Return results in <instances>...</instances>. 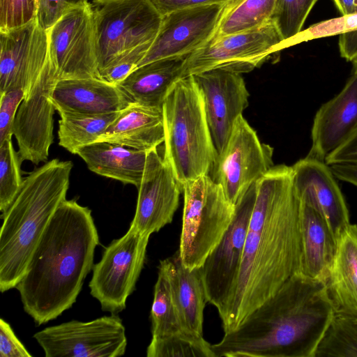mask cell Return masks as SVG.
<instances>
[{
  "label": "cell",
  "mask_w": 357,
  "mask_h": 357,
  "mask_svg": "<svg viewBox=\"0 0 357 357\" xmlns=\"http://www.w3.org/2000/svg\"><path fill=\"white\" fill-rule=\"evenodd\" d=\"M256 186L238 283L221 319L225 333L236 328L291 276L301 273L302 204L291 167L273 166Z\"/></svg>",
  "instance_id": "cell-1"
},
{
  "label": "cell",
  "mask_w": 357,
  "mask_h": 357,
  "mask_svg": "<svg viewBox=\"0 0 357 357\" xmlns=\"http://www.w3.org/2000/svg\"><path fill=\"white\" fill-rule=\"evenodd\" d=\"M335 310L326 283L296 273L211 349L215 357H314Z\"/></svg>",
  "instance_id": "cell-2"
},
{
  "label": "cell",
  "mask_w": 357,
  "mask_h": 357,
  "mask_svg": "<svg viewBox=\"0 0 357 357\" xmlns=\"http://www.w3.org/2000/svg\"><path fill=\"white\" fill-rule=\"evenodd\" d=\"M99 237L91 211L75 199L61 203L16 286L23 308L38 325L70 308L93 268Z\"/></svg>",
  "instance_id": "cell-3"
},
{
  "label": "cell",
  "mask_w": 357,
  "mask_h": 357,
  "mask_svg": "<svg viewBox=\"0 0 357 357\" xmlns=\"http://www.w3.org/2000/svg\"><path fill=\"white\" fill-rule=\"evenodd\" d=\"M72 161L53 159L24 178L18 192L2 212L0 290L15 288L56 210L66 199Z\"/></svg>",
  "instance_id": "cell-4"
},
{
  "label": "cell",
  "mask_w": 357,
  "mask_h": 357,
  "mask_svg": "<svg viewBox=\"0 0 357 357\" xmlns=\"http://www.w3.org/2000/svg\"><path fill=\"white\" fill-rule=\"evenodd\" d=\"M164 157L183 188L208 174L218 158L207 122L202 93L192 75L176 81L162 107Z\"/></svg>",
  "instance_id": "cell-5"
},
{
  "label": "cell",
  "mask_w": 357,
  "mask_h": 357,
  "mask_svg": "<svg viewBox=\"0 0 357 357\" xmlns=\"http://www.w3.org/2000/svg\"><path fill=\"white\" fill-rule=\"evenodd\" d=\"M184 206L179 256L189 269L199 268L228 229L236 206L208 174L183 186Z\"/></svg>",
  "instance_id": "cell-6"
},
{
  "label": "cell",
  "mask_w": 357,
  "mask_h": 357,
  "mask_svg": "<svg viewBox=\"0 0 357 357\" xmlns=\"http://www.w3.org/2000/svg\"><path fill=\"white\" fill-rule=\"evenodd\" d=\"M93 7L99 71L121 52L153 41L162 22L149 0H97Z\"/></svg>",
  "instance_id": "cell-7"
},
{
  "label": "cell",
  "mask_w": 357,
  "mask_h": 357,
  "mask_svg": "<svg viewBox=\"0 0 357 357\" xmlns=\"http://www.w3.org/2000/svg\"><path fill=\"white\" fill-rule=\"evenodd\" d=\"M149 237L130 225L123 236L105 248L93 266L90 294L102 310L117 314L126 308L144 267Z\"/></svg>",
  "instance_id": "cell-8"
},
{
  "label": "cell",
  "mask_w": 357,
  "mask_h": 357,
  "mask_svg": "<svg viewBox=\"0 0 357 357\" xmlns=\"http://www.w3.org/2000/svg\"><path fill=\"white\" fill-rule=\"evenodd\" d=\"M283 42L272 20L248 31L213 38L188 55L182 77L213 69L240 74L250 72L282 50Z\"/></svg>",
  "instance_id": "cell-9"
},
{
  "label": "cell",
  "mask_w": 357,
  "mask_h": 357,
  "mask_svg": "<svg viewBox=\"0 0 357 357\" xmlns=\"http://www.w3.org/2000/svg\"><path fill=\"white\" fill-rule=\"evenodd\" d=\"M256 195L255 183L236 204L228 229L200 267L207 301L217 308L220 319L236 291Z\"/></svg>",
  "instance_id": "cell-10"
},
{
  "label": "cell",
  "mask_w": 357,
  "mask_h": 357,
  "mask_svg": "<svg viewBox=\"0 0 357 357\" xmlns=\"http://www.w3.org/2000/svg\"><path fill=\"white\" fill-rule=\"evenodd\" d=\"M33 337L46 357H118L127 347L126 328L116 314L49 326Z\"/></svg>",
  "instance_id": "cell-11"
},
{
  "label": "cell",
  "mask_w": 357,
  "mask_h": 357,
  "mask_svg": "<svg viewBox=\"0 0 357 357\" xmlns=\"http://www.w3.org/2000/svg\"><path fill=\"white\" fill-rule=\"evenodd\" d=\"M49 58L58 79L99 77L93 7H75L48 30Z\"/></svg>",
  "instance_id": "cell-12"
},
{
  "label": "cell",
  "mask_w": 357,
  "mask_h": 357,
  "mask_svg": "<svg viewBox=\"0 0 357 357\" xmlns=\"http://www.w3.org/2000/svg\"><path fill=\"white\" fill-rule=\"evenodd\" d=\"M273 149L261 143L243 114L240 115L218 155L211 177L236 206L248 188L273 166Z\"/></svg>",
  "instance_id": "cell-13"
},
{
  "label": "cell",
  "mask_w": 357,
  "mask_h": 357,
  "mask_svg": "<svg viewBox=\"0 0 357 357\" xmlns=\"http://www.w3.org/2000/svg\"><path fill=\"white\" fill-rule=\"evenodd\" d=\"M50 61L30 92L20 103L13 125L18 153L23 160L34 165L46 162L53 143L56 110L52 100V90L58 80Z\"/></svg>",
  "instance_id": "cell-14"
},
{
  "label": "cell",
  "mask_w": 357,
  "mask_h": 357,
  "mask_svg": "<svg viewBox=\"0 0 357 357\" xmlns=\"http://www.w3.org/2000/svg\"><path fill=\"white\" fill-rule=\"evenodd\" d=\"M225 5L184 8L162 16L158 33L138 66L164 58L189 55L206 45L215 33Z\"/></svg>",
  "instance_id": "cell-15"
},
{
  "label": "cell",
  "mask_w": 357,
  "mask_h": 357,
  "mask_svg": "<svg viewBox=\"0 0 357 357\" xmlns=\"http://www.w3.org/2000/svg\"><path fill=\"white\" fill-rule=\"evenodd\" d=\"M0 93L22 89L27 95L49 60L47 30L37 19L0 31Z\"/></svg>",
  "instance_id": "cell-16"
},
{
  "label": "cell",
  "mask_w": 357,
  "mask_h": 357,
  "mask_svg": "<svg viewBox=\"0 0 357 357\" xmlns=\"http://www.w3.org/2000/svg\"><path fill=\"white\" fill-rule=\"evenodd\" d=\"M137 189L136 211L130 225L140 233L151 236L172 222L183 192L171 167L157 149L147 152Z\"/></svg>",
  "instance_id": "cell-17"
},
{
  "label": "cell",
  "mask_w": 357,
  "mask_h": 357,
  "mask_svg": "<svg viewBox=\"0 0 357 357\" xmlns=\"http://www.w3.org/2000/svg\"><path fill=\"white\" fill-rule=\"evenodd\" d=\"M192 76L202 93L207 122L220 154L236 119L249 105V92L240 73L213 69Z\"/></svg>",
  "instance_id": "cell-18"
},
{
  "label": "cell",
  "mask_w": 357,
  "mask_h": 357,
  "mask_svg": "<svg viewBox=\"0 0 357 357\" xmlns=\"http://www.w3.org/2000/svg\"><path fill=\"white\" fill-rule=\"evenodd\" d=\"M293 183L301 201L314 206L337 238L350 224L349 210L330 166L307 155L291 166Z\"/></svg>",
  "instance_id": "cell-19"
},
{
  "label": "cell",
  "mask_w": 357,
  "mask_h": 357,
  "mask_svg": "<svg viewBox=\"0 0 357 357\" xmlns=\"http://www.w3.org/2000/svg\"><path fill=\"white\" fill-rule=\"evenodd\" d=\"M357 130V73L336 96L323 104L314 118L307 155L326 162Z\"/></svg>",
  "instance_id": "cell-20"
},
{
  "label": "cell",
  "mask_w": 357,
  "mask_h": 357,
  "mask_svg": "<svg viewBox=\"0 0 357 357\" xmlns=\"http://www.w3.org/2000/svg\"><path fill=\"white\" fill-rule=\"evenodd\" d=\"M51 100L58 112L85 114L119 112L131 102L117 85L99 77L58 79Z\"/></svg>",
  "instance_id": "cell-21"
},
{
  "label": "cell",
  "mask_w": 357,
  "mask_h": 357,
  "mask_svg": "<svg viewBox=\"0 0 357 357\" xmlns=\"http://www.w3.org/2000/svg\"><path fill=\"white\" fill-rule=\"evenodd\" d=\"M301 204V273L327 283L337 252V238L314 206L303 201Z\"/></svg>",
  "instance_id": "cell-22"
},
{
  "label": "cell",
  "mask_w": 357,
  "mask_h": 357,
  "mask_svg": "<svg viewBox=\"0 0 357 357\" xmlns=\"http://www.w3.org/2000/svg\"><path fill=\"white\" fill-rule=\"evenodd\" d=\"M164 139L162 109L130 102L96 142L106 141L148 151L157 149Z\"/></svg>",
  "instance_id": "cell-23"
},
{
  "label": "cell",
  "mask_w": 357,
  "mask_h": 357,
  "mask_svg": "<svg viewBox=\"0 0 357 357\" xmlns=\"http://www.w3.org/2000/svg\"><path fill=\"white\" fill-rule=\"evenodd\" d=\"M187 56L164 58L138 66L117 86L131 102L162 109L170 88L182 77Z\"/></svg>",
  "instance_id": "cell-24"
},
{
  "label": "cell",
  "mask_w": 357,
  "mask_h": 357,
  "mask_svg": "<svg viewBox=\"0 0 357 357\" xmlns=\"http://www.w3.org/2000/svg\"><path fill=\"white\" fill-rule=\"evenodd\" d=\"M166 272L172 297L186 328L203 335L204 310L208 302L201 268L189 269L180 258L178 252L160 261Z\"/></svg>",
  "instance_id": "cell-25"
},
{
  "label": "cell",
  "mask_w": 357,
  "mask_h": 357,
  "mask_svg": "<svg viewBox=\"0 0 357 357\" xmlns=\"http://www.w3.org/2000/svg\"><path fill=\"white\" fill-rule=\"evenodd\" d=\"M147 152L100 141L81 147L77 154L91 172L138 188L142 178Z\"/></svg>",
  "instance_id": "cell-26"
},
{
  "label": "cell",
  "mask_w": 357,
  "mask_h": 357,
  "mask_svg": "<svg viewBox=\"0 0 357 357\" xmlns=\"http://www.w3.org/2000/svg\"><path fill=\"white\" fill-rule=\"evenodd\" d=\"M326 285L336 310L357 315V225L350 223L338 236Z\"/></svg>",
  "instance_id": "cell-27"
},
{
  "label": "cell",
  "mask_w": 357,
  "mask_h": 357,
  "mask_svg": "<svg viewBox=\"0 0 357 357\" xmlns=\"http://www.w3.org/2000/svg\"><path fill=\"white\" fill-rule=\"evenodd\" d=\"M119 112L100 114L59 112V144L70 153L77 154L81 147L96 142Z\"/></svg>",
  "instance_id": "cell-28"
},
{
  "label": "cell",
  "mask_w": 357,
  "mask_h": 357,
  "mask_svg": "<svg viewBox=\"0 0 357 357\" xmlns=\"http://www.w3.org/2000/svg\"><path fill=\"white\" fill-rule=\"evenodd\" d=\"M275 0H229L213 38L248 31L272 20Z\"/></svg>",
  "instance_id": "cell-29"
},
{
  "label": "cell",
  "mask_w": 357,
  "mask_h": 357,
  "mask_svg": "<svg viewBox=\"0 0 357 357\" xmlns=\"http://www.w3.org/2000/svg\"><path fill=\"white\" fill-rule=\"evenodd\" d=\"M151 339L192 333L185 326L174 303L167 275L159 265L151 315Z\"/></svg>",
  "instance_id": "cell-30"
},
{
  "label": "cell",
  "mask_w": 357,
  "mask_h": 357,
  "mask_svg": "<svg viewBox=\"0 0 357 357\" xmlns=\"http://www.w3.org/2000/svg\"><path fill=\"white\" fill-rule=\"evenodd\" d=\"M357 357V315L335 310L314 357Z\"/></svg>",
  "instance_id": "cell-31"
},
{
  "label": "cell",
  "mask_w": 357,
  "mask_h": 357,
  "mask_svg": "<svg viewBox=\"0 0 357 357\" xmlns=\"http://www.w3.org/2000/svg\"><path fill=\"white\" fill-rule=\"evenodd\" d=\"M147 357H215L211 344L203 335L183 333L151 339L146 349Z\"/></svg>",
  "instance_id": "cell-32"
},
{
  "label": "cell",
  "mask_w": 357,
  "mask_h": 357,
  "mask_svg": "<svg viewBox=\"0 0 357 357\" xmlns=\"http://www.w3.org/2000/svg\"><path fill=\"white\" fill-rule=\"evenodd\" d=\"M24 160L13 145L12 137L0 144V210L4 211L19 190L24 178L21 164Z\"/></svg>",
  "instance_id": "cell-33"
},
{
  "label": "cell",
  "mask_w": 357,
  "mask_h": 357,
  "mask_svg": "<svg viewBox=\"0 0 357 357\" xmlns=\"http://www.w3.org/2000/svg\"><path fill=\"white\" fill-rule=\"evenodd\" d=\"M317 0H275L272 20L284 42L292 39L302 30L305 21Z\"/></svg>",
  "instance_id": "cell-34"
},
{
  "label": "cell",
  "mask_w": 357,
  "mask_h": 357,
  "mask_svg": "<svg viewBox=\"0 0 357 357\" xmlns=\"http://www.w3.org/2000/svg\"><path fill=\"white\" fill-rule=\"evenodd\" d=\"M355 30H357V12L342 15L340 17L312 24L284 43L283 49L303 42L335 35L340 36Z\"/></svg>",
  "instance_id": "cell-35"
},
{
  "label": "cell",
  "mask_w": 357,
  "mask_h": 357,
  "mask_svg": "<svg viewBox=\"0 0 357 357\" xmlns=\"http://www.w3.org/2000/svg\"><path fill=\"white\" fill-rule=\"evenodd\" d=\"M152 43L137 46L118 54L99 71L100 78L117 85L137 68Z\"/></svg>",
  "instance_id": "cell-36"
},
{
  "label": "cell",
  "mask_w": 357,
  "mask_h": 357,
  "mask_svg": "<svg viewBox=\"0 0 357 357\" xmlns=\"http://www.w3.org/2000/svg\"><path fill=\"white\" fill-rule=\"evenodd\" d=\"M38 0H0V31L23 26L37 17Z\"/></svg>",
  "instance_id": "cell-37"
},
{
  "label": "cell",
  "mask_w": 357,
  "mask_h": 357,
  "mask_svg": "<svg viewBox=\"0 0 357 357\" xmlns=\"http://www.w3.org/2000/svg\"><path fill=\"white\" fill-rule=\"evenodd\" d=\"M0 144L13 137V125L17 109L24 98L22 89L0 93Z\"/></svg>",
  "instance_id": "cell-38"
},
{
  "label": "cell",
  "mask_w": 357,
  "mask_h": 357,
  "mask_svg": "<svg viewBox=\"0 0 357 357\" xmlns=\"http://www.w3.org/2000/svg\"><path fill=\"white\" fill-rule=\"evenodd\" d=\"M89 3V0H38L37 21L48 30L70 10Z\"/></svg>",
  "instance_id": "cell-39"
},
{
  "label": "cell",
  "mask_w": 357,
  "mask_h": 357,
  "mask_svg": "<svg viewBox=\"0 0 357 357\" xmlns=\"http://www.w3.org/2000/svg\"><path fill=\"white\" fill-rule=\"evenodd\" d=\"M0 356L32 357L16 336L10 325L3 319H0Z\"/></svg>",
  "instance_id": "cell-40"
},
{
  "label": "cell",
  "mask_w": 357,
  "mask_h": 357,
  "mask_svg": "<svg viewBox=\"0 0 357 357\" xmlns=\"http://www.w3.org/2000/svg\"><path fill=\"white\" fill-rule=\"evenodd\" d=\"M229 0H149L158 13L165 15L176 10L215 3H226Z\"/></svg>",
  "instance_id": "cell-41"
},
{
  "label": "cell",
  "mask_w": 357,
  "mask_h": 357,
  "mask_svg": "<svg viewBox=\"0 0 357 357\" xmlns=\"http://www.w3.org/2000/svg\"><path fill=\"white\" fill-rule=\"evenodd\" d=\"M328 165L338 162H357V130L326 160Z\"/></svg>",
  "instance_id": "cell-42"
},
{
  "label": "cell",
  "mask_w": 357,
  "mask_h": 357,
  "mask_svg": "<svg viewBox=\"0 0 357 357\" xmlns=\"http://www.w3.org/2000/svg\"><path fill=\"white\" fill-rule=\"evenodd\" d=\"M339 49L341 56L348 61L357 57V30L340 35Z\"/></svg>",
  "instance_id": "cell-43"
},
{
  "label": "cell",
  "mask_w": 357,
  "mask_h": 357,
  "mask_svg": "<svg viewBox=\"0 0 357 357\" xmlns=\"http://www.w3.org/2000/svg\"><path fill=\"white\" fill-rule=\"evenodd\" d=\"M328 165L337 178L357 186V162H338Z\"/></svg>",
  "instance_id": "cell-44"
},
{
  "label": "cell",
  "mask_w": 357,
  "mask_h": 357,
  "mask_svg": "<svg viewBox=\"0 0 357 357\" xmlns=\"http://www.w3.org/2000/svg\"><path fill=\"white\" fill-rule=\"evenodd\" d=\"M342 15L357 12V0H334Z\"/></svg>",
  "instance_id": "cell-45"
},
{
  "label": "cell",
  "mask_w": 357,
  "mask_h": 357,
  "mask_svg": "<svg viewBox=\"0 0 357 357\" xmlns=\"http://www.w3.org/2000/svg\"><path fill=\"white\" fill-rule=\"evenodd\" d=\"M353 63V73H357V57L352 61Z\"/></svg>",
  "instance_id": "cell-46"
},
{
  "label": "cell",
  "mask_w": 357,
  "mask_h": 357,
  "mask_svg": "<svg viewBox=\"0 0 357 357\" xmlns=\"http://www.w3.org/2000/svg\"><path fill=\"white\" fill-rule=\"evenodd\" d=\"M96 0H93V1H95Z\"/></svg>",
  "instance_id": "cell-47"
},
{
  "label": "cell",
  "mask_w": 357,
  "mask_h": 357,
  "mask_svg": "<svg viewBox=\"0 0 357 357\" xmlns=\"http://www.w3.org/2000/svg\"><path fill=\"white\" fill-rule=\"evenodd\" d=\"M96 1H97V0H96Z\"/></svg>",
  "instance_id": "cell-48"
},
{
  "label": "cell",
  "mask_w": 357,
  "mask_h": 357,
  "mask_svg": "<svg viewBox=\"0 0 357 357\" xmlns=\"http://www.w3.org/2000/svg\"></svg>",
  "instance_id": "cell-49"
}]
</instances>
